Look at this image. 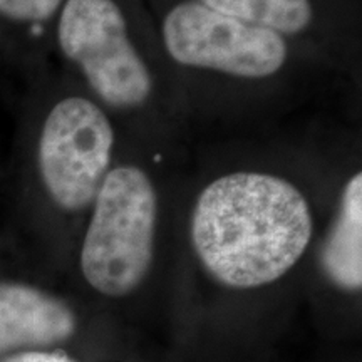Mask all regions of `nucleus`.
<instances>
[{
    "mask_svg": "<svg viewBox=\"0 0 362 362\" xmlns=\"http://www.w3.org/2000/svg\"><path fill=\"white\" fill-rule=\"evenodd\" d=\"M339 155L264 136L206 149L197 171H185L183 188L189 245L208 277L255 291L291 274L314 242L317 202Z\"/></svg>",
    "mask_w": 362,
    "mask_h": 362,
    "instance_id": "obj_1",
    "label": "nucleus"
},
{
    "mask_svg": "<svg viewBox=\"0 0 362 362\" xmlns=\"http://www.w3.org/2000/svg\"><path fill=\"white\" fill-rule=\"evenodd\" d=\"M144 2L194 138L200 133L230 139L264 136L334 90H356L282 34L223 16L197 0Z\"/></svg>",
    "mask_w": 362,
    "mask_h": 362,
    "instance_id": "obj_2",
    "label": "nucleus"
},
{
    "mask_svg": "<svg viewBox=\"0 0 362 362\" xmlns=\"http://www.w3.org/2000/svg\"><path fill=\"white\" fill-rule=\"evenodd\" d=\"M76 83L106 110L123 139L188 160V112L144 0H64L54 29Z\"/></svg>",
    "mask_w": 362,
    "mask_h": 362,
    "instance_id": "obj_3",
    "label": "nucleus"
},
{
    "mask_svg": "<svg viewBox=\"0 0 362 362\" xmlns=\"http://www.w3.org/2000/svg\"><path fill=\"white\" fill-rule=\"evenodd\" d=\"M181 158L121 141L83 230L79 270L94 292L124 298L149 277L163 206L185 175Z\"/></svg>",
    "mask_w": 362,
    "mask_h": 362,
    "instance_id": "obj_4",
    "label": "nucleus"
},
{
    "mask_svg": "<svg viewBox=\"0 0 362 362\" xmlns=\"http://www.w3.org/2000/svg\"><path fill=\"white\" fill-rule=\"evenodd\" d=\"M123 134L106 110L76 83L54 99L37 129L35 175L61 214L88 216Z\"/></svg>",
    "mask_w": 362,
    "mask_h": 362,
    "instance_id": "obj_5",
    "label": "nucleus"
},
{
    "mask_svg": "<svg viewBox=\"0 0 362 362\" xmlns=\"http://www.w3.org/2000/svg\"><path fill=\"white\" fill-rule=\"evenodd\" d=\"M211 11L282 34L356 89L362 33L356 0H197Z\"/></svg>",
    "mask_w": 362,
    "mask_h": 362,
    "instance_id": "obj_6",
    "label": "nucleus"
},
{
    "mask_svg": "<svg viewBox=\"0 0 362 362\" xmlns=\"http://www.w3.org/2000/svg\"><path fill=\"white\" fill-rule=\"evenodd\" d=\"M332 216L319 250V265L332 285L346 292L362 287V166L352 141L339 156L332 193Z\"/></svg>",
    "mask_w": 362,
    "mask_h": 362,
    "instance_id": "obj_7",
    "label": "nucleus"
},
{
    "mask_svg": "<svg viewBox=\"0 0 362 362\" xmlns=\"http://www.w3.org/2000/svg\"><path fill=\"white\" fill-rule=\"evenodd\" d=\"M76 317L61 298L21 282H0V352L64 341Z\"/></svg>",
    "mask_w": 362,
    "mask_h": 362,
    "instance_id": "obj_8",
    "label": "nucleus"
},
{
    "mask_svg": "<svg viewBox=\"0 0 362 362\" xmlns=\"http://www.w3.org/2000/svg\"><path fill=\"white\" fill-rule=\"evenodd\" d=\"M64 0H0V17L13 24L30 25L34 34L56 21Z\"/></svg>",
    "mask_w": 362,
    "mask_h": 362,
    "instance_id": "obj_9",
    "label": "nucleus"
},
{
    "mask_svg": "<svg viewBox=\"0 0 362 362\" xmlns=\"http://www.w3.org/2000/svg\"><path fill=\"white\" fill-rule=\"evenodd\" d=\"M7 362H74L64 354H59V352H24L19 354Z\"/></svg>",
    "mask_w": 362,
    "mask_h": 362,
    "instance_id": "obj_10",
    "label": "nucleus"
}]
</instances>
